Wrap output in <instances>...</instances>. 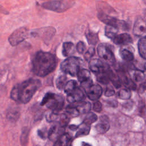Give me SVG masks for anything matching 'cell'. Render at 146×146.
I'll use <instances>...</instances> for the list:
<instances>
[{"label": "cell", "mask_w": 146, "mask_h": 146, "mask_svg": "<svg viewBox=\"0 0 146 146\" xmlns=\"http://www.w3.org/2000/svg\"><path fill=\"white\" fill-rule=\"evenodd\" d=\"M31 64L32 72L36 76L44 77L55 69L57 61L52 53L39 51L33 56Z\"/></svg>", "instance_id": "1"}, {"label": "cell", "mask_w": 146, "mask_h": 146, "mask_svg": "<svg viewBox=\"0 0 146 146\" xmlns=\"http://www.w3.org/2000/svg\"><path fill=\"white\" fill-rule=\"evenodd\" d=\"M41 86L39 79L30 78L13 87L10 92V98L19 103H28Z\"/></svg>", "instance_id": "2"}, {"label": "cell", "mask_w": 146, "mask_h": 146, "mask_svg": "<svg viewBox=\"0 0 146 146\" xmlns=\"http://www.w3.org/2000/svg\"><path fill=\"white\" fill-rule=\"evenodd\" d=\"M64 104V98L62 95L52 92L46 93L40 103L41 106L46 105L48 108L57 113L63 109Z\"/></svg>", "instance_id": "3"}, {"label": "cell", "mask_w": 146, "mask_h": 146, "mask_svg": "<svg viewBox=\"0 0 146 146\" xmlns=\"http://www.w3.org/2000/svg\"><path fill=\"white\" fill-rule=\"evenodd\" d=\"M82 62V59L79 58L69 56L60 63V68L64 73L75 76L80 69Z\"/></svg>", "instance_id": "4"}, {"label": "cell", "mask_w": 146, "mask_h": 146, "mask_svg": "<svg viewBox=\"0 0 146 146\" xmlns=\"http://www.w3.org/2000/svg\"><path fill=\"white\" fill-rule=\"evenodd\" d=\"M98 18L106 25L115 27L117 29H121L123 30H127L128 29V25L125 21L110 16L104 12L99 11Z\"/></svg>", "instance_id": "5"}, {"label": "cell", "mask_w": 146, "mask_h": 146, "mask_svg": "<svg viewBox=\"0 0 146 146\" xmlns=\"http://www.w3.org/2000/svg\"><path fill=\"white\" fill-rule=\"evenodd\" d=\"M98 56L110 66L116 65V59L114 54L107 44L100 43L97 47Z\"/></svg>", "instance_id": "6"}, {"label": "cell", "mask_w": 146, "mask_h": 146, "mask_svg": "<svg viewBox=\"0 0 146 146\" xmlns=\"http://www.w3.org/2000/svg\"><path fill=\"white\" fill-rule=\"evenodd\" d=\"M28 36L27 29L22 27L16 29L9 36L8 40L13 46H17L18 44L25 40Z\"/></svg>", "instance_id": "7"}, {"label": "cell", "mask_w": 146, "mask_h": 146, "mask_svg": "<svg viewBox=\"0 0 146 146\" xmlns=\"http://www.w3.org/2000/svg\"><path fill=\"white\" fill-rule=\"evenodd\" d=\"M42 7L48 10L55 12H63L68 9V5L63 1L52 0L42 4Z\"/></svg>", "instance_id": "8"}, {"label": "cell", "mask_w": 146, "mask_h": 146, "mask_svg": "<svg viewBox=\"0 0 146 146\" xmlns=\"http://www.w3.org/2000/svg\"><path fill=\"white\" fill-rule=\"evenodd\" d=\"M110 66L108 64L98 58L91 59L88 63L90 70L95 75L108 69L110 67Z\"/></svg>", "instance_id": "9"}, {"label": "cell", "mask_w": 146, "mask_h": 146, "mask_svg": "<svg viewBox=\"0 0 146 146\" xmlns=\"http://www.w3.org/2000/svg\"><path fill=\"white\" fill-rule=\"evenodd\" d=\"M83 90V88H81L78 86L72 92L67 94V101L71 104L83 101L86 98V95Z\"/></svg>", "instance_id": "10"}, {"label": "cell", "mask_w": 146, "mask_h": 146, "mask_svg": "<svg viewBox=\"0 0 146 146\" xmlns=\"http://www.w3.org/2000/svg\"><path fill=\"white\" fill-rule=\"evenodd\" d=\"M133 33L136 36H144L146 34V22L142 18L137 19L133 25Z\"/></svg>", "instance_id": "11"}, {"label": "cell", "mask_w": 146, "mask_h": 146, "mask_svg": "<svg viewBox=\"0 0 146 146\" xmlns=\"http://www.w3.org/2000/svg\"><path fill=\"white\" fill-rule=\"evenodd\" d=\"M103 90L99 84H92L91 87L86 91L87 97L91 100L96 101L102 96Z\"/></svg>", "instance_id": "12"}, {"label": "cell", "mask_w": 146, "mask_h": 146, "mask_svg": "<svg viewBox=\"0 0 146 146\" xmlns=\"http://www.w3.org/2000/svg\"><path fill=\"white\" fill-rule=\"evenodd\" d=\"M112 40L113 42L117 45L125 46L132 43L131 36L127 33L117 34Z\"/></svg>", "instance_id": "13"}, {"label": "cell", "mask_w": 146, "mask_h": 146, "mask_svg": "<svg viewBox=\"0 0 146 146\" xmlns=\"http://www.w3.org/2000/svg\"><path fill=\"white\" fill-rule=\"evenodd\" d=\"M63 129L64 128L61 127L59 125L58 126L54 124L51 126L48 133V136L50 140L54 141H56L57 140H58L61 136L64 134L63 133L64 132Z\"/></svg>", "instance_id": "14"}, {"label": "cell", "mask_w": 146, "mask_h": 146, "mask_svg": "<svg viewBox=\"0 0 146 146\" xmlns=\"http://www.w3.org/2000/svg\"><path fill=\"white\" fill-rule=\"evenodd\" d=\"M110 125L108 118L107 116L103 115L100 117V121L95 125V129L100 133H104L108 131Z\"/></svg>", "instance_id": "15"}, {"label": "cell", "mask_w": 146, "mask_h": 146, "mask_svg": "<svg viewBox=\"0 0 146 146\" xmlns=\"http://www.w3.org/2000/svg\"><path fill=\"white\" fill-rule=\"evenodd\" d=\"M128 72L131 77V79L135 82H139L144 80L145 74L143 70L136 68L135 67H129L128 69Z\"/></svg>", "instance_id": "16"}, {"label": "cell", "mask_w": 146, "mask_h": 146, "mask_svg": "<svg viewBox=\"0 0 146 146\" xmlns=\"http://www.w3.org/2000/svg\"><path fill=\"white\" fill-rule=\"evenodd\" d=\"M111 68L96 74L97 81L103 84H107L110 82V72L111 71Z\"/></svg>", "instance_id": "17"}, {"label": "cell", "mask_w": 146, "mask_h": 146, "mask_svg": "<svg viewBox=\"0 0 146 146\" xmlns=\"http://www.w3.org/2000/svg\"><path fill=\"white\" fill-rule=\"evenodd\" d=\"M75 47L72 42H64L62 46V54L64 56H69L75 52Z\"/></svg>", "instance_id": "18"}, {"label": "cell", "mask_w": 146, "mask_h": 146, "mask_svg": "<svg viewBox=\"0 0 146 146\" xmlns=\"http://www.w3.org/2000/svg\"><path fill=\"white\" fill-rule=\"evenodd\" d=\"M79 113H87L90 112L91 107V105L88 102L82 101L80 102L74 103Z\"/></svg>", "instance_id": "19"}, {"label": "cell", "mask_w": 146, "mask_h": 146, "mask_svg": "<svg viewBox=\"0 0 146 146\" xmlns=\"http://www.w3.org/2000/svg\"><path fill=\"white\" fill-rule=\"evenodd\" d=\"M137 47L140 55L146 60V35L143 36L139 40Z\"/></svg>", "instance_id": "20"}, {"label": "cell", "mask_w": 146, "mask_h": 146, "mask_svg": "<svg viewBox=\"0 0 146 146\" xmlns=\"http://www.w3.org/2000/svg\"><path fill=\"white\" fill-rule=\"evenodd\" d=\"M120 55L123 60L127 62H131L134 59L133 52L127 48H121L120 50Z\"/></svg>", "instance_id": "21"}, {"label": "cell", "mask_w": 146, "mask_h": 146, "mask_svg": "<svg viewBox=\"0 0 146 146\" xmlns=\"http://www.w3.org/2000/svg\"><path fill=\"white\" fill-rule=\"evenodd\" d=\"M86 36L89 44L96 45L99 41V36L98 33H94L92 31H86Z\"/></svg>", "instance_id": "22"}, {"label": "cell", "mask_w": 146, "mask_h": 146, "mask_svg": "<svg viewBox=\"0 0 146 146\" xmlns=\"http://www.w3.org/2000/svg\"><path fill=\"white\" fill-rule=\"evenodd\" d=\"M90 131V125H88L84 122H82L78 126V130L75 135L76 137H80L82 136H85L89 133Z\"/></svg>", "instance_id": "23"}, {"label": "cell", "mask_w": 146, "mask_h": 146, "mask_svg": "<svg viewBox=\"0 0 146 146\" xmlns=\"http://www.w3.org/2000/svg\"><path fill=\"white\" fill-rule=\"evenodd\" d=\"M77 77L78 80L81 83L90 79L91 78V74L88 70L86 68H80L77 74Z\"/></svg>", "instance_id": "24"}, {"label": "cell", "mask_w": 146, "mask_h": 146, "mask_svg": "<svg viewBox=\"0 0 146 146\" xmlns=\"http://www.w3.org/2000/svg\"><path fill=\"white\" fill-rule=\"evenodd\" d=\"M110 80L116 88H119L121 86L122 82L117 74L115 73L112 70L110 72Z\"/></svg>", "instance_id": "25"}, {"label": "cell", "mask_w": 146, "mask_h": 146, "mask_svg": "<svg viewBox=\"0 0 146 146\" xmlns=\"http://www.w3.org/2000/svg\"><path fill=\"white\" fill-rule=\"evenodd\" d=\"M66 113L70 117H76L80 114L74 103H72L67 106L66 108Z\"/></svg>", "instance_id": "26"}, {"label": "cell", "mask_w": 146, "mask_h": 146, "mask_svg": "<svg viewBox=\"0 0 146 146\" xmlns=\"http://www.w3.org/2000/svg\"><path fill=\"white\" fill-rule=\"evenodd\" d=\"M118 30L119 29H117V28H116L115 27L106 25L105 27V30H104L105 35L107 38L112 39L117 35Z\"/></svg>", "instance_id": "27"}, {"label": "cell", "mask_w": 146, "mask_h": 146, "mask_svg": "<svg viewBox=\"0 0 146 146\" xmlns=\"http://www.w3.org/2000/svg\"><path fill=\"white\" fill-rule=\"evenodd\" d=\"M55 29L54 28L52 27H46L44 30H43L42 38L45 42H47V40H50V39H51V38H52L55 35Z\"/></svg>", "instance_id": "28"}, {"label": "cell", "mask_w": 146, "mask_h": 146, "mask_svg": "<svg viewBox=\"0 0 146 146\" xmlns=\"http://www.w3.org/2000/svg\"><path fill=\"white\" fill-rule=\"evenodd\" d=\"M29 132V129L27 127H24L22 128L21 135V143L22 146H26L27 144Z\"/></svg>", "instance_id": "29"}, {"label": "cell", "mask_w": 146, "mask_h": 146, "mask_svg": "<svg viewBox=\"0 0 146 146\" xmlns=\"http://www.w3.org/2000/svg\"><path fill=\"white\" fill-rule=\"evenodd\" d=\"M77 82L74 80H70L68 81L64 88V91L67 94L72 92L77 87Z\"/></svg>", "instance_id": "30"}, {"label": "cell", "mask_w": 146, "mask_h": 146, "mask_svg": "<svg viewBox=\"0 0 146 146\" xmlns=\"http://www.w3.org/2000/svg\"><path fill=\"white\" fill-rule=\"evenodd\" d=\"M131 96V90L128 88L120 90L117 92V97L123 100H128Z\"/></svg>", "instance_id": "31"}, {"label": "cell", "mask_w": 146, "mask_h": 146, "mask_svg": "<svg viewBox=\"0 0 146 146\" xmlns=\"http://www.w3.org/2000/svg\"><path fill=\"white\" fill-rule=\"evenodd\" d=\"M67 76L66 75H60L56 79L55 84L56 87L59 90L64 89L67 81Z\"/></svg>", "instance_id": "32"}, {"label": "cell", "mask_w": 146, "mask_h": 146, "mask_svg": "<svg viewBox=\"0 0 146 146\" xmlns=\"http://www.w3.org/2000/svg\"><path fill=\"white\" fill-rule=\"evenodd\" d=\"M98 116L96 114L92 112H88L86 114L83 122L90 125L97 120Z\"/></svg>", "instance_id": "33"}, {"label": "cell", "mask_w": 146, "mask_h": 146, "mask_svg": "<svg viewBox=\"0 0 146 146\" xmlns=\"http://www.w3.org/2000/svg\"><path fill=\"white\" fill-rule=\"evenodd\" d=\"M19 116V112L16 110H12L8 111L7 113V117L9 120L12 121L17 120Z\"/></svg>", "instance_id": "34"}, {"label": "cell", "mask_w": 146, "mask_h": 146, "mask_svg": "<svg viewBox=\"0 0 146 146\" xmlns=\"http://www.w3.org/2000/svg\"><path fill=\"white\" fill-rule=\"evenodd\" d=\"M70 121V117L65 113L62 114L59 117V125L61 127L65 128Z\"/></svg>", "instance_id": "35"}, {"label": "cell", "mask_w": 146, "mask_h": 146, "mask_svg": "<svg viewBox=\"0 0 146 146\" xmlns=\"http://www.w3.org/2000/svg\"><path fill=\"white\" fill-rule=\"evenodd\" d=\"M95 49L94 47H90L84 53V59L86 61H88L90 60L91 58L95 55Z\"/></svg>", "instance_id": "36"}, {"label": "cell", "mask_w": 146, "mask_h": 146, "mask_svg": "<svg viewBox=\"0 0 146 146\" xmlns=\"http://www.w3.org/2000/svg\"><path fill=\"white\" fill-rule=\"evenodd\" d=\"M58 117V115L57 113H55L53 111H52L51 112H48L46 116V120H47V121L48 122H52L54 121L55 120H56V119Z\"/></svg>", "instance_id": "37"}, {"label": "cell", "mask_w": 146, "mask_h": 146, "mask_svg": "<svg viewBox=\"0 0 146 146\" xmlns=\"http://www.w3.org/2000/svg\"><path fill=\"white\" fill-rule=\"evenodd\" d=\"M86 46L85 43L82 41H79L77 43L76 46V50L79 54H83L86 50Z\"/></svg>", "instance_id": "38"}, {"label": "cell", "mask_w": 146, "mask_h": 146, "mask_svg": "<svg viewBox=\"0 0 146 146\" xmlns=\"http://www.w3.org/2000/svg\"><path fill=\"white\" fill-rule=\"evenodd\" d=\"M114 94H115V90H113V88L110 86H107L104 92L105 96L107 97H110V96H113Z\"/></svg>", "instance_id": "39"}, {"label": "cell", "mask_w": 146, "mask_h": 146, "mask_svg": "<svg viewBox=\"0 0 146 146\" xmlns=\"http://www.w3.org/2000/svg\"><path fill=\"white\" fill-rule=\"evenodd\" d=\"M103 106L102 103L99 102V101H96L93 104V110L97 112H100L102 111Z\"/></svg>", "instance_id": "40"}, {"label": "cell", "mask_w": 146, "mask_h": 146, "mask_svg": "<svg viewBox=\"0 0 146 146\" xmlns=\"http://www.w3.org/2000/svg\"><path fill=\"white\" fill-rule=\"evenodd\" d=\"M146 90V80H145L144 82H143L139 87V92L141 94L143 92H144Z\"/></svg>", "instance_id": "41"}, {"label": "cell", "mask_w": 146, "mask_h": 146, "mask_svg": "<svg viewBox=\"0 0 146 146\" xmlns=\"http://www.w3.org/2000/svg\"><path fill=\"white\" fill-rule=\"evenodd\" d=\"M63 143L62 140L59 138L58 140H57L55 142L53 146H63Z\"/></svg>", "instance_id": "42"}, {"label": "cell", "mask_w": 146, "mask_h": 146, "mask_svg": "<svg viewBox=\"0 0 146 146\" xmlns=\"http://www.w3.org/2000/svg\"><path fill=\"white\" fill-rule=\"evenodd\" d=\"M38 135L40 136V137H41V138H42V139H44V138H45V136H44V133H43L42 131L38 130Z\"/></svg>", "instance_id": "43"}, {"label": "cell", "mask_w": 146, "mask_h": 146, "mask_svg": "<svg viewBox=\"0 0 146 146\" xmlns=\"http://www.w3.org/2000/svg\"><path fill=\"white\" fill-rule=\"evenodd\" d=\"M69 128L70 129H71L72 131H75V130H76V129H77L78 128V127L75 125H70L69 126Z\"/></svg>", "instance_id": "44"}, {"label": "cell", "mask_w": 146, "mask_h": 146, "mask_svg": "<svg viewBox=\"0 0 146 146\" xmlns=\"http://www.w3.org/2000/svg\"><path fill=\"white\" fill-rule=\"evenodd\" d=\"M82 146H92V145H90L88 143H85V142H82Z\"/></svg>", "instance_id": "45"}, {"label": "cell", "mask_w": 146, "mask_h": 146, "mask_svg": "<svg viewBox=\"0 0 146 146\" xmlns=\"http://www.w3.org/2000/svg\"><path fill=\"white\" fill-rule=\"evenodd\" d=\"M144 68H145V70H146V62L144 63Z\"/></svg>", "instance_id": "46"}]
</instances>
